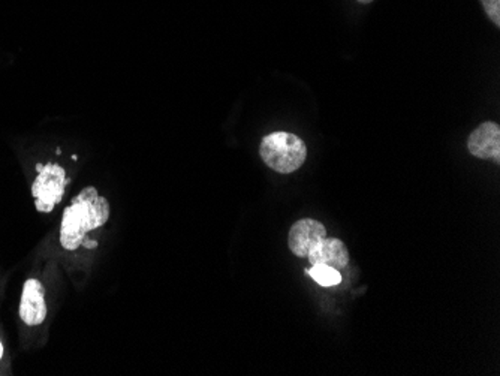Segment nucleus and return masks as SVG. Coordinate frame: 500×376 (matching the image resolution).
Listing matches in <instances>:
<instances>
[{"mask_svg":"<svg viewBox=\"0 0 500 376\" xmlns=\"http://www.w3.org/2000/svg\"><path fill=\"white\" fill-rule=\"evenodd\" d=\"M469 152L484 161L500 164V127L495 122L479 125L467 140Z\"/></svg>","mask_w":500,"mask_h":376,"instance_id":"obj_5","label":"nucleus"},{"mask_svg":"<svg viewBox=\"0 0 500 376\" xmlns=\"http://www.w3.org/2000/svg\"><path fill=\"white\" fill-rule=\"evenodd\" d=\"M360 4H370V2H373V0H358Z\"/></svg>","mask_w":500,"mask_h":376,"instance_id":"obj_10","label":"nucleus"},{"mask_svg":"<svg viewBox=\"0 0 500 376\" xmlns=\"http://www.w3.org/2000/svg\"><path fill=\"white\" fill-rule=\"evenodd\" d=\"M2 355H4V347H2V343H0V359H2Z\"/></svg>","mask_w":500,"mask_h":376,"instance_id":"obj_11","label":"nucleus"},{"mask_svg":"<svg viewBox=\"0 0 500 376\" xmlns=\"http://www.w3.org/2000/svg\"><path fill=\"white\" fill-rule=\"evenodd\" d=\"M108 199L101 197L97 188L87 187L71 199L64 210L60 224V245L66 250H77L87 240V234L108 222Z\"/></svg>","mask_w":500,"mask_h":376,"instance_id":"obj_1","label":"nucleus"},{"mask_svg":"<svg viewBox=\"0 0 500 376\" xmlns=\"http://www.w3.org/2000/svg\"><path fill=\"white\" fill-rule=\"evenodd\" d=\"M260 155L276 173H294L306 161V143L291 132H273L262 138Z\"/></svg>","mask_w":500,"mask_h":376,"instance_id":"obj_2","label":"nucleus"},{"mask_svg":"<svg viewBox=\"0 0 500 376\" xmlns=\"http://www.w3.org/2000/svg\"><path fill=\"white\" fill-rule=\"evenodd\" d=\"M38 176L32 185L35 208L39 213H51L64 199L65 189L71 182L64 167L57 164H38Z\"/></svg>","mask_w":500,"mask_h":376,"instance_id":"obj_3","label":"nucleus"},{"mask_svg":"<svg viewBox=\"0 0 500 376\" xmlns=\"http://www.w3.org/2000/svg\"><path fill=\"white\" fill-rule=\"evenodd\" d=\"M327 237V229L320 220L300 219L290 229L288 245L292 254L299 259H304L313 248Z\"/></svg>","mask_w":500,"mask_h":376,"instance_id":"obj_4","label":"nucleus"},{"mask_svg":"<svg viewBox=\"0 0 500 376\" xmlns=\"http://www.w3.org/2000/svg\"><path fill=\"white\" fill-rule=\"evenodd\" d=\"M46 290L38 279H27L25 282L20 301V318L26 326H41L46 321Z\"/></svg>","mask_w":500,"mask_h":376,"instance_id":"obj_6","label":"nucleus"},{"mask_svg":"<svg viewBox=\"0 0 500 376\" xmlns=\"http://www.w3.org/2000/svg\"><path fill=\"white\" fill-rule=\"evenodd\" d=\"M307 275H311L316 282L322 287H332L342 282V276L339 270L328 266H313L311 270H306Z\"/></svg>","mask_w":500,"mask_h":376,"instance_id":"obj_8","label":"nucleus"},{"mask_svg":"<svg viewBox=\"0 0 500 376\" xmlns=\"http://www.w3.org/2000/svg\"><path fill=\"white\" fill-rule=\"evenodd\" d=\"M307 259L311 266H328L342 270L349 264L348 248L339 239L325 237L309 252Z\"/></svg>","mask_w":500,"mask_h":376,"instance_id":"obj_7","label":"nucleus"},{"mask_svg":"<svg viewBox=\"0 0 500 376\" xmlns=\"http://www.w3.org/2000/svg\"><path fill=\"white\" fill-rule=\"evenodd\" d=\"M488 18L496 25H500V0H481Z\"/></svg>","mask_w":500,"mask_h":376,"instance_id":"obj_9","label":"nucleus"}]
</instances>
